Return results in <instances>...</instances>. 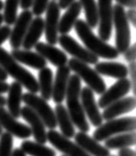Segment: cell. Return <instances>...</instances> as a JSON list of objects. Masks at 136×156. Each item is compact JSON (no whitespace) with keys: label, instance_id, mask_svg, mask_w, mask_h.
<instances>
[{"label":"cell","instance_id":"6da1fadb","mask_svg":"<svg viewBox=\"0 0 136 156\" xmlns=\"http://www.w3.org/2000/svg\"><path fill=\"white\" fill-rule=\"evenodd\" d=\"M81 93V79L76 74L70 75L67 85L66 94V105L67 112L71 119L73 125H75L80 131L87 133L90 130V126L86 120V115L83 111L80 101Z\"/></svg>","mask_w":136,"mask_h":156},{"label":"cell","instance_id":"7a4b0ae2","mask_svg":"<svg viewBox=\"0 0 136 156\" xmlns=\"http://www.w3.org/2000/svg\"><path fill=\"white\" fill-rule=\"evenodd\" d=\"M74 28L76 34L86 46V48L96 56L108 59H114L119 56V52L117 51V48L106 44L95 35L92 29L87 25L84 20L78 19Z\"/></svg>","mask_w":136,"mask_h":156},{"label":"cell","instance_id":"3957f363","mask_svg":"<svg viewBox=\"0 0 136 156\" xmlns=\"http://www.w3.org/2000/svg\"><path fill=\"white\" fill-rule=\"evenodd\" d=\"M0 65L8 75L13 77L16 82L25 87L30 93L39 92V83L32 73L16 61L5 48H0Z\"/></svg>","mask_w":136,"mask_h":156},{"label":"cell","instance_id":"277c9868","mask_svg":"<svg viewBox=\"0 0 136 156\" xmlns=\"http://www.w3.org/2000/svg\"><path fill=\"white\" fill-rule=\"evenodd\" d=\"M113 25L115 27V48L120 53L129 48L131 41V33L129 22L127 21L125 9L117 4L113 7Z\"/></svg>","mask_w":136,"mask_h":156},{"label":"cell","instance_id":"5b68a950","mask_svg":"<svg viewBox=\"0 0 136 156\" xmlns=\"http://www.w3.org/2000/svg\"><path fill=\"white\" fill-rule=\"evenodd\" d=\"M136 119L135 117H125L121 119H113L102 124L94 131V139L96 141H104L114 134L135 131Z\"/></svg>","mask_w":136,"mask_h":156},{"label":"cell","instance_id":"8992f818","mask_svg":"<svg viewBox=\"0 0 136 156\" xmlns=\"http://www.w3.org/2000/svg\"><path fill=\"white\" fill-rule=\"evenodd\" d=\"M67 66L70 70L74 71L80 79L84 80L85 83L88 85L87 87H89L93 92L102 95L106 90L104 79L100 76V74H98L95 69L91 68L88 64L76 58H73V57L67 61Z\"/></svg>","mask_w":136,"mask_h":156},{"label":"cell","instance_id":"52a82bcc","mask_svg":"<svg viewBox=\"0 0 136 156\" xmlns=\"http://www.w3.org/2000/svg\"><path fill=\"white\" fill-rule=\"evenodd\" d=\"M22 100L26 106L31 108L40 118V120L44 124V126H47L49 129H55L57 124L54 111L51 109V107L47 104V101L44 100L42 97H39L36 94L30 92L23 94Z\"/></svg>","mask_w":136,"mask_h":156},{"label":"cell","instance_id":"ba28073f","mask_svg":"<svg viewBox=\"0 0 136 156\" xmlns=\"http://www.w3.org/2000/svg\"><path fill=\"white\" fill-rule=\"evenodd\" d=\"M57 43H59L63 50L67 51L70 55H72L73 58H76L86 64L98 63L99 57L89 51L86 48L80 46L72 37L68 35H61L57 39Z\"/></svg>","mask_w":136,"mask_h":156},{"label":"cell","instance_id":"9c48e42d","mask_svg":"<svg viewBox=\"0 0 136 156\" xmlns=\"http://www.w3.org/2000/svg\"><path fill=\"white\" fill-rule=\"evenodd\" d=\"M99 37L106 42L110 39L113 31V0H98Z\"/></svg>","mask_w":136,"mask_h":156},{"label":"cell","instance_id":"30bf717a","mask_svg":"<svg viewBox=\"0 0 136 156\" xmlns=\"http://www.w3.org/2000/svg\"><path fill=\"white\" fill-rule=\"evenodd\" d=\"M47 17L44 20V34L48 44L54 46L58 39V23L60 19V8L56 1H48L47 6Z\"/></svg>","mask_w":136,"mask_h":156},{"label":"cell","instance_id":"8fae6325","mask_svg":"<svg viewBox=\"0 0 136 156\" xmlns=\"http://www.w3.org/2000/svg\"><path fill=\"white\" fill-rule=\"evenodd\" d=\"M47 141L51 143L57 150L62 152L66 156H91L75 142L70 140L69 138L64 137L62 134L55 129H51L47 133Z\"/></svg>","mask_w":136,"mask_h":156},{"label":"cell","instance_id":"7c38bea8","mask_svg":"<svg viewBox=\"0 0 136 156\" xmlns=\"http://www.w3.org/2000/svg\"><path fill=\"white\" fill-rule=\"evenodd\" d=\"M131 90V83L128 78H123V79H119L117 82L110 87V89L106 90V91L102 94V96L99 99L98 107L102 109H106V107L110 104L114 103L115 101H118L124 98L125 95L129 93Z\"/></svg>","mask_w":136,"mask_h":156},{"label":"cell","instance_id":"4fadbf2b","mask_svg":"<svg viewBox=\"0 0 136 156\" xmlns=\"http://www.w3.org/2000/svg\"><path fill=\"white\" fill-rule=\"evenodd\" d=\"M81 98V105L85 115H87L89 120L94 126H100L103 124V117L102 114L99 111V107L95 100L94 92L89 87H85L81 89L80 93Z\"/></svg>","mask_w":136,"mask_h":156},{"label":"cell","instance_id":"5bb4252c","mask_svg":"<svg viewBox=\"0 0 136 156\" xmlns=\"http://www.w3.org/2000/svg\"><path fill=\"white\" fill-rule=\"evenodd\" d=\"M33 20V13L31 10H24L17 17L14 23L13 30H11L9 41L13 50H17L22 47L24 37L28 31V28Z\"/></svg>","mask_w":136,"mask_h":156},{"label":"cell","instance_id":"9a60e30c","mask_svg":"<svg viewBox=\"0 0 136 156\" xmlns=\"http://www.w3.org/2000/svg\"><path fill=\"white\" fill-rule=\"evenodd\" d=\"M0 126H2V129L4 128L6 129L8 133L22 139L29 138L32 134L29 126L18 122L3 107H0Z\"/></svg>","mask_w":136,"mask_h":156},{"label":"cell","instance_id":"2e32d148","mask_svg":"<svg viewBox=\"0 0 136 156\" xmlns=\"http://www.w3.org/2000/svg\"><path fill=\"white\" fill-rule=\"evenodd\" d=\"M21 117L30 125L29 128L31 129L32 134L34 135L36 142L44 144L47 141V136L44 124L40 120V118L28 106L21 108Z\"/></svg>","mask_w":136,"mask_h":156},{"label":"cell","instance_id":"e0dca14e","mask_svg":"<svg viewBox=\"0 0 136 156\" xmlns=\"http://www.w3.org/2000/svg\"><path fill=\"white\" fill-rule=\"evenodd\" d=\"M35 48L37 53L42 55L45 60L49 61L54 66H63V65H66L68 61L66 53H64L59 48H55L54 46H51V44L39 42L35 46Z\"/></svg>","mask_w":136,"mask_h":156},{"label":"cell","instance_id":"ac0fdd59","mask_svg":"<svg viewBox=\"0 0 136 156\" xmlns=\"http://www.w3.org/2000/svg\"><path fill=\"white\" fill-rule=\"evenodd\" d=\"M69 77L70 69L67 65H63V66L57 68L51 95V98L56 104H61L65 99Z\"/></svg>","mask_w":136,"mask_h":156},{"label":"cell","instance_id":"d6986e66","mask_svg":"<svg viewBox=\"0 0 136 156\" xmlns=\"http://www.w3.org/2000/svg\"><path fill=\"white\" fill-rule=\"evenodd\" d=\"M136 101L134 97H126L122 99L115 101L114 103L110 104L104 110L103 112V120H106V122L113 120L117 117L120 115L129 113L135 109Z\"/></svg>","mask_w":136,"mask_h":156},{"label":"cell","instance_id":"ffe728a7","mask_svg":"<svg viewBox=\"0 0 136 156\" xmlns=\"http://www.w3.org/2000/svg\"><path fill=\"white\" fill-rule=\"evenodd\" d=\"M74 137H75L76 144L91 156H110V150L108 148L101 145L86 133H83V131L77 133L74 135Z\"/></svg>","mask_w":136,"mask_h":156},{"label":"cell","instance_id":"44dd1931","mask_svg":"<svg viewBox=\"0 0 136 156\" xmlns=\"http://www.w3.org/2000/svg\"><path fill=\"white\" fill-rule=\"evenodd\" d=\"M23 96V87L18 82L14 81L9 85L8 89V97L6 99V105L9 113L12 117L17 120L21 117V102Z\"/></svg>","mask_w":136,"mask_h":156},{"label":"cell","instance_id":"7402d4cb","mask_svg":"<svg viewBox=\"0 0 136 156\" xmlns=\"http://www.w3.org/2000/svg\"><path fill=\"white\" fill-rule=\"evenodd\" d=\"M44 32V20L42 17L38 16V17L32 20L26 35L24 37L22 43V47L24 50L31 51V48H33L39 43V40L42 37Z\"/></svg>","mask_w":136,"mask_h":156},{"label":"cell","instance_id":"603a6c76","mask_svg":"<svg viewBox=\"0 0 136 156\" xmlns=\"http://www.w3.org/2000/svg\"><path fill=\"white\" fill-rule=\"evenodd\" d=\"M12 57L17 61V62H21L23 64H26L28 66H31L35 69H43L44 67H47V62L42 55L39 53L33 52L32 51H26V50H13L10 53Z\"/></svg>","mask_w":136,"mask_h":156},{"label":"cell","instance_id":"cb8c5ba5","mask_svg":"<svg viewBox=\"0 0 136 156\" xmlns=\"http://www.w3.org/2000/svg\"><path fill=\"white\" fill-rule=\"evenodd\" d=\"M95 70L98 74H102L105 76L113 77L115 79H123L128 75V69L127 66L120 62H98L95 64Z\"/></svg>","mask_w":136,"mask_h":156},{"label":"cell","instance_id":"d4e9b609","mask_svg":"<svg viewBox=\"0 0 136 156\" xmlns=\"http://www.w3.org/2000/svg\"><path fill=\"white\" fill-rule=\"evenodd\" d=\"M82 7L79 1H74L70 5L64 15L59 19L58 23V33L61 35H67L71 29L75 25L78 17L81 13Z\"/></svg>","mask_w":136,"mask_h":156},{"label":"cell","instance_id":"484cf974","mask_svg":"<svg viewBox=\"0 0 136 156\" xmlns=\"http://www.w3.org/2000/svg\"><path fill=\"white\" fill-rule=\"evenodd\" d=\"M54 109L56 124L60 128V133L64 137L69 139L74 137V135H75V129H74V125L69 117L66 108L62 104H57Z\"/></svg>","mask_w":136,"mask_h":156},{"label":"cell","instance_id":"4316f807","mask_svg":"<svg viewBox=\"0 0 136 156\" xmlns=\"http://www.w3.org/2000/svg\"><path fill=\"white\" fill-rule=\"evenodd\" d=\"M39 91L42 98L45 101L51 99L52 87H53V73L48 67H44L39 72Z\"/></svg>","mask_w":136,"mask_h":156},{"label":"cell","instance_id":"83f0119b","mask_svg":"<svg viewBox=\"0 0 136 156\" xmlns=\"http://www.w3.org/2000/svg\"><path fill=\"white\" fill-rule=\"evenodd\" d=\"M136 143V133L134 131L117 134L105 140V147L110 149H121L133 146Z\"/></svg>","mask_w":136,"mask_h":156},{"label":"cell","instance_id":"f1b7e54d","mask_svg":"<svg viewBox=\"0 0 136 156\" xmlns=\"http://www.w3.org/2000/svg\"><path fill=\"white\" fill-rule=\"evenodd\" d=\"M21 149L25 154L30 156H56L55 151L52 148H49L42 143L31 140L23 141L21 144Z\"/></svg>","mask_w":136,"mask_h":156},{"label":"cell","instance_id":"f546056e","mask_svg":"<svg viewBox=\"0 0 136 156\" xmlns=\"http://www.w3.org/2000/svg\"><path fill=\"white\" fill-rule=\"evenodd\" d=\"M79 2L82 9L85 11V22L91 29L95 28L99 24V14L96 0H79Z\"/></svg>","mask_w":136,"mask_h":156},{"label":"cell","instance_id":"4dcf8cb0","mask_svg":"<svg viewBox=\"0 0 136 156\" xmlns=\"http://www.w3.org/2000/svg\"><path fill=\"white\" fill-rule=\"evenodd\" d=\"M20 4V0H5L3 10V21L6 23L7 26L14 25L17 19V11Z\"/></svg>","mask_w":136,"mask_h":156},{"label":"cell","instance_id":"1f68e13d","mask_svg":"<svg viewBox=\"0 0 136 156\" xmlns=\"http://www.w3.org/2000/svg\"><path fill=\"white\" fill-rule=\"evenodd\" d=\"M13 152V135L2 133L0 135V156H12Z\"/></svg>","mask_w":136,"mask_h":156},{"label":"cell","instance_id":"d6a6232c","mask_svg":"<svg viewBox=\"0 0 136 156\" xmlns=\"http://www.w3.org/2000/svg\"><path fill=\"white\" fill-rule=\"evenodd\" d=\"M47 4H48V0H34L32 5L33 8L32 13L36 15L37 17L40 16L45 12Z\"/></svg>","mask_w":136,"mask_h":156},{"label":"cell","instance_id":"836d02e7","mask_svg":"<svg viewBox=\"0 0 136 156\" xmlns=\"http://www.w3.org/2000/svg\"><path fill=\"white\" fill-rule=\"evenodd\" d=\"M128 73L130 74L131 77V80H130V83H131V88L133 90V94L135 95V92H136V63L135 61H132V62H129L128 67Z\"/></svg>","mask_w":136,"mask_h":156},{"label":"cell","instance_id":"e575fe53","mask_svg":"<svg viewBox=\"0 0 136 156\" xmlns=\"http://www.w3.org/2000/svg\"><path fill=\"white\" fill-rule=\"evenodd\" d=\"M124 58L128 61V62H132V61H135L136 58V46L133 44V46H129V48L124 51Z\"/></svg>","mask_w":136,"mask_h":156},{"label":"cell","instance_id":"d590c367","mask_svg":"<svg viewBox=\"0 0 136 156\" xmlns=\"http://www.w3.org/2000/svg\"><path fill=\"white\" fill-rule=\"evenodd\" d=\"M10 33H11V28L10 26H1L0 27V46L9 39L10 37Z\"/></svg>","mask_w":136,"mask_h":156},{"label":"cell","instance_id":"8d00e7d4","mask_svg":"<svg viewBox=\"0 0 136 156\" xmlns=\"http://www.w3.org/2000/svg\"><path fill=\"white\" fill-rule=\"evenodd\" d=\"M118 5L121 7H127L129 9H135L136 7V0H115Z\"/></svg>","mask_w":136,"mask_h":156},{"label":"cell","instance_id":"74e56055","mask_svg":"<svg viewBox=\"0 0 136 156\" xmlns=\"http://www.w3.org/2000/svg\"><path fill=\"white\" fill-rule=\"evenodd\" d=\"M127 21L130 22L133 25V27L136 26V11L135 9H129L127 12H125Z\"/></svg>","mask_w":136,"mask_h":156},{"label":"cell","instance_id":"f35d334b","mask_svg":"<svg viewBox=\"0 0 136 156\" xmlns=\"http://www.w3.org/2000/svg\"><path fill=\"white\" fill-rule=\"evenodd\" d=\"M118 156H136V153L133 149L131 148H121L118 151Z\"/></svg>","mask_w":136,"mask_h":156},{"label":"cell","instance_id":"ab89813d","mask_svg":"<svg viewBox=\"0 0 136 156\" xmlns=\"http://www.w3.org/2000/svg\"><path fill=\"white\" fill-rule=\"evenodd\" d=\"M33 1H34V0H20L19 5L21 6L22 9L29 10L33 5Z\"/></svg>","mask_w":136,"mask_h":156},{"label":"cell","instance_id":"60d3db41","mask_svg":"<svg viewBox=\"0 0 136 156\" xmlns=\"http://www.w3.org/2000/svg\"><path fill=\"white\" fill-rule=\"evenodd\" d=\"M74 1H75V0H59L57 4H58L60 9H67Z\"/></svg>","mask_w":136,"mask_h":156},{"label":"cell","instance_id":"b9f144b4","mask_svg":"<svg viewBox=\"0 0 136 156\" xmlns=\"http://www.w3.org/2000/svg\"><path fill=\"white\" fill-rule=\"evenodd\" d=\"M8 89H9V85L7 84V82L0 81V95H2L4 93H7Z\"/></svg>","mask_w":136,"mask_h":156},{"label":"cell","instance_id":"7bdbcfd3","mask_svg":"<svg viewBox=\"0 0 136 156\" xmlns=\"http://www.w3.org/2000/svg\"><path fill=\"white\" fill-rule=\"evenodd\" d=\"M7 78H8V74L3 69V67L1 66V65H0V81H6Z\"/></svg>","mask_w":136,"mask_h":156},{"label":"cell","instance_id":"ee69618b","mask_svg":"<svg viewBox=\"0 0 136 156\" xmlns=\"http://www.w3.org/2000/svg\"><path fill=\"white\" fill-rule=\"evenodd\" d=\"M12 156H26L21 148H15L12 152Z\"/></svg>","mask_w":136,"mask_h":156},{"label":"cell","instance_id":"f6af8a7d","mask_svg":"<svg viewBox=\"0 0 136 156\" xmlns=\"http://www.w3.org/2000/svg\"><path fill=\"white\" fill-rule=\"evenodd\" d=\"M5 105H6V98L0 95V107H4Z\"/></svg>","mask_w":136,"mask_h":156},{"label":"cell","instance_id":"bcb514c9","mask_svg":"<svg viewBox=\"0 0 136 156\" xmlns=\"http://www.w3.org/2000/svg\"><path fill=\"white\" fill-rule=\"evenodd\" d=\"M3 6H4V3L2 0H0V11L3 10Z\"/></svg>","mask_w":136,"mask_h":156},{"label":"cell","instance_id":"7dc6e473","mask_svg":"<svg viewBox=\"0 0 136 156\" xmlns=\"http://www.w3.org/2000/svg\"><path fill=\"white\" fill-rule=\"evenodd\" d=\"M3 23V15L0 13V27H1V24Z\"/></svg>","mask_w":136,"mask_h":156},{"label":"cell","instance_id":"c3c4849f","mask_svg":"<svg viewBox=\"0 0 136 156\" xmlns=\"http://www.w3.org/2000/svg\"><path fill=\"white\" fill-rule=\"evenodd\" d=\"M2 133H3V129H2V126H0V135L2 134Z\"/></svg>","mask_w":136,"mask_h":156},{"label":"cell","instance_id":"681fc988","mask_svg":"<svg viewBox=\"0 0 136 156\" xmlns=\"http://www.w3.org/2000/svg\"><path fill=\"white\" fill-rule=\"evenodd\" d=\"M110 156H117V155H110Z\"/></svg>","mask_w":136,"mask_h":156},{"label":"cell","instance_id":"f907efd6","mask_svg":"<svg viewBox=\"0 0 136 156\" xmlns=\"http://www.w3.org/2000/svg\"><path fill=\"white\" fill-rule=\"evenodd\" d=\"M63 156H66V155H63Z\"/></svg>","mask_w":136,"mask_h":156}]
</instances>
